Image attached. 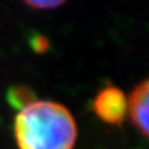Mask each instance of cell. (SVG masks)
Returning <instances> with one entry per match:
<instances>
[{
	"instance_id": "2",
	"label": "cell",
	"mask_w": 149,
	"mask_h": 149,
	"mask_svg": "<svg viewBox=\"0 0 149 149\" xmlns=\"http://www.w3.org/2000/svg\"><path fill=\"white\" fill-rule=\"evenodd\" d=\"M92 111L103 122L119 125L127 114V98L119 88L114 86L104 87L93 100Z\"/></svg>"
},
{
	"instance_id": "3",
	"label": "cell",
	"mask_w": 149,
	"mask_h": 149,
	"mask_svg": "<svg viewBox=\"0 0 149 149\" xmlns=\"http://www.w3.org/2000/svg\"><path fill=\"white\" fill-rule=\"evenodd\" d=\"M127 113L130 122L143 137H148L149 119V85L148 80L138 83L127 98Z\"/></svg>"
},
{
	"instance_id": "1",
	"label": "cell",
	"mask_w": 149,
	"mask_h": 149,
	"mask_svg": "<svg viewBox=\"0 0 149 149\" xmlns=\"http://www.w3.org/2000/svg\"><path fill=\"white\" fill-rule=\"evenodd\" d=\"M16 108L14 133L19 149L73 148L77 125L65 106L31 97Z\"/></svg>"
},
{
	"instance_id": "4",
	"label": "cell",
	"mask_w": 149,
	"mask_h": 149,
	"mask_svg": "<svg viewBox=\"0 0 149 149\" xmlns=\"http://www.w3.org/2000/svg\"><path fill=\"white\" fill-rule=\"evenodd\" d=\"M22 1L32 9L50 10V9H56V8L61 6L67 0H22Z\"/></svg>"
}]
</instances>
